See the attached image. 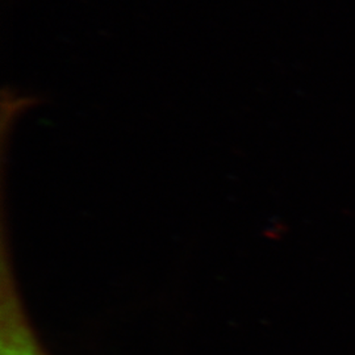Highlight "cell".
I'll use <instances>...</instances> for the list:
<instances>
[{
  "label": "cell",
  "instance_id": "6da1fadb",
  "mask_svg": "<svg viewBox=\"0 0 355 355\" xmlns=\"http://www.w3.org/2000/svg\"><path fill=\"white\" fill-rule=\"evenodd\" d=\"M0 355H51L26 312L4 234L0 254Z\"/></svg>",
  "mask_w": 355,
  "mask_h": 355
}]
</instances>
